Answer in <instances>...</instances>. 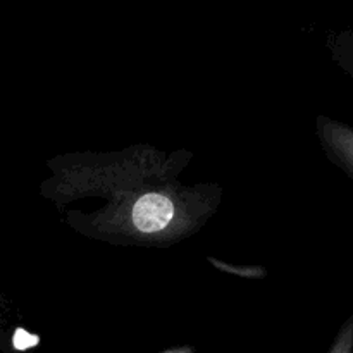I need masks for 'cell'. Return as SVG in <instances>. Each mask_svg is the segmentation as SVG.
Wrapping results in <instances>:
<instances>
[{"label":"cell","mask_w":353,"mask_h":353,"mask_svg":"<svg viewBox=\"0 0 353 353\" xmlns=\"http://www.w3.org/2000/svg\"><path fill=\"white\" fill-rule=\"evenodd\" d=\"M174 214L172 202L164 195L159 193H150L145 195L134 203L133 221L134 226L143 233H155L161 231L169 224Z\"/></svg>","instance_id":"obj_1"},{"label":"cell","mask_w":353,"mask_h":353,"mask_svg":"<svg viewBox=\"0 0 353 353\" xmlns=\"http://www.w3.org/2000/svg\"><path fill=\"white\" fill-rule=\"evenodd\" d=\"M37 343H38V338L33 336V334H30L24 330H17L16 334H14V347H16L17 350H26V348L34 347Z\"/></svg>","instance_id":"obj_2"}]
</instances>
